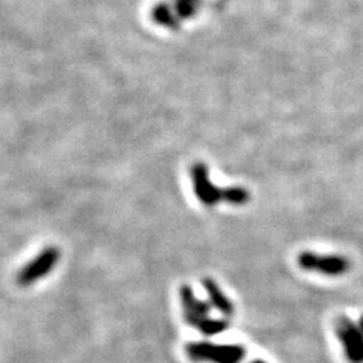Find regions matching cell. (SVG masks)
<instances>
[{
    "label": "cell",
    "instance_id": "1",
    "mask_svg": "<svg viewBox=\"0 0 363 363\" xmlns=\"http://www.w3.org/2000/svg\"><path fill=\"white\" fill-rule=\"evenodd\" d=\"M191 176L197 199L203 204H206V206H215L220 201H227L230 204H245L250 200V192L245 188L233 186L221 189L215 186L209 179L206 165L196 164L191 168Z\"/></svg>",
    "mask_w": 363,
    "mask_h": 363
},
{
    "label": "cell",
    "instance_id": "3",
    "mask_svg": "<svg viewBox=\"0 0 363 363\" xmlns=\"http://www.w3.org/2000/svg\"><path fill=\"white\" fill-rule=\"evenodd\" d=\"M188 356L196 362L212 363H240L245 356V348L241 345H215L209 342L189 344Z\"/></svg>",
    "mask_w": 363,
    "mask_h": 363
},
{
    "label": "cell",
    "instance_id": "8",
    "mask_svg": "<svg viewBox=\"0 0 363 363\" xmlns=\"http://www.w3.org/2000/svg\"><path fill=\"white\" fill-rule=\"evenodd\" d=\"M252 363H265V362H262V360H255V362H252Z\"/></svg>",
    "mask_w": 363,
    "mask_h": 363
},
{
    "label": "cell",
    "instance_id": "5",
    "mask_svg": "<svg viewBox=\"0 0 363 363\" xmlns=\"http://www.w3.org/2000/svg\"><path fill=\"white\" fill-rule=\"evenodd\" d=\"M298 265L306 271H315L324 276H342L350 269L348 259L337 255H318L304 252L298 256Z\"/></svg>",
    "mask_w": 363,
    "mask_h": 363
},
{
    "label": "cell",
    "instance_id": "2",
    "mask_svg": "<svg viewBox=\"0 0 363 363\" xmlns=\"http://www.w3.org/2000/svg\"><path fill=\"white\" fill-rule=\"evenodd\" d=\"M180 298L184 304L185 320L192 327H196L203 335H217L224 332L227 328V323L223 320H212L209 316L211 306L206 301H200L191 288L184 286L180 289Z\"/></svg>",
    "mask_w": 363,
    "mask_h": 363
},
{
    "label": "cell",
    "instance_id": "6",
    "mask_svg": "<svg viewBox=\"0 0 363 363\" xmlns=\"http://www.w3.org/2000/svg\"><path fill=\"white\" fill-rule=\"evenodd\" d=\"M56 260H58V253H56V250H45L38 259L33 260L32 264L26 267V269H23L20 272V281L23 285H29V283L38 280L44 274H48L56 264Z\"/></svg>",
    "mask_w": 363,
    "mask_h": 363
},
{
    "label": "cell",
    "instance_id": "7",
    "mask_svg": "<svg viewBox=\"0 0 363 363\" xmlns=\"http://www.w3.org/2000/svg\"><path fill=\"white\" fill-rule=\"evenodd\" d=\"M204 288H206V291L209 294V298H211V303L213 308H217L223 315H227V316L233 313L232 301L221 292L217 283L211 279H206L204 280Z\"/></svg>",
    "mask_w": 363,
    "mask_h": 363
},
{
    "label": "cell",
    "instance_id": "4",
    "mask_svg": "<svg viewBox=\"0 0 363 363\" xmlns=\"http://www.w3.org/2000/svg\"><path fill=\"white\" fill-rule=\"evenodd\" d=\"M336 336L344 347L350 363H363V316L353 323L345 316L337 318L335 324Z\"/></svg>",
    "mask_w": 363,
    "mask_h": 363
}]
</instances>
